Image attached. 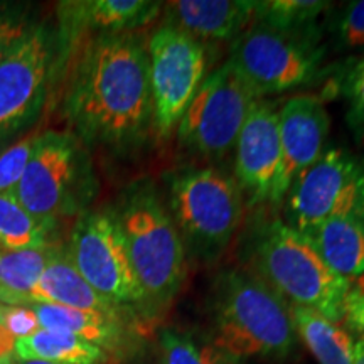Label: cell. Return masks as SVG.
<instances>
[{"instance_id":"1","label":"cell","mask_w":364,"mask_h":364,"mask_svg":"<svg viewBox=\"0 0 364 364\" xmlns=\"http://www.w3.org/2000/svg\"><path fill=\"white\" fill-rule=\"evenodd\" d=\"M65 115L83 145L130 152L154 125L147 44L134 33L98 34L85 44L68 85Z\"/></svg>"},{"instance_id":"2","label":"cell","mask_w":364,"mask_h":364,"mask_svg":"<svg viewBox=\"0 0 364 364\" xmlns=\"http://www.w3.org/2000/svg\"><path fill=\"white\" fill-rule=\"evenodd\" d=\"M290 306L253 272L218 275L213 289V348L233 359L284 358L295 346Z\"/></svg>"},{"instance_id":"3","label":"cell","mask_w":364,"mask_h":364,"mask_svg":"<svg viewBox=\"0 0 364 364\" xmlns=\"http://www.w3.org/2000/svg\"><path fill=\"white\" fill-rule=\"evenodd\" d=\"M250 262L255 275L289 306L312 309L341 324L351 284L332 272L311 240L273 218L253 235Z\"/></svg>"},{"instance_id":"4","label":"cell","mask_w":364,"mask_h":364,"mask_svg":"<svg viewBox=\"0 0 364 364\" xmlns=\"http://www.w3.org/2000/svg\"><path fill=\"white\" fill-rule=\"evenodd\" d=\"M145 307L171 304L188 275V253L161 194L139 182L115 209Z\"/></svg>"},{"instance_id":"5","label":"cell","mask_w":364,"mask_h":364,"mask_svg":"<svg viewBox=\"0 0 364 364\" xmlns=\"http://www.w3.org/2000/svg\"><path fill=\"white\" fill-rule=\"evenodd\" d=\"M245 194L216 167H189L172 176L169 209L186 253L199 262L218 260L243 221Z\"/></svg>"},{"instance_id":"6","label":"cell","mask_w":364,"mask_h":364,"mask_svg":"<svg viewBox=\"0 0 364 364\" xmlns=\"http://www.w3.org/2000/svg\"><path fill=\"white\" fill-rule=\"evenodd\" d=\"M14 196L39 220L78 215L95 196V176L85 145L71 132H41Z\"/></svg>"},{"instance_id":"7","label":"cell","mask_w":364,"mask_h":364,"mask_svg":"<svg viewBox=\"0 0 364 364\" xmlns=\"http://www.w3.org/2000/svg\"><path fill=\"white\" fill-rule=\"evenodd\" d=\"M324 56L321 34H287L253 22L233 41L228 63L258 98L265 100L314 83Z\"/></svg>"},{"instance_id":"8","label":"cell","mask_w":364,"mask_h":364,"mask_svg":"<svg viewBox=\"0 0 364 364\" xmlns=\"http://www.w3.org/2000/svg\"><path fill=\"white\" fill-rule=\"evenodd\" d=\"M66 46L61 31L38 22L0 61V145L39 118Z\"/></svg>"},{"instance_id":"9","label":"cell","mask_w":364,"mask_h":364,"mask_svg":"<svg viewBox=\"0 0 364 364\" xmlns=\"http://www.w3.org/2000/svg\"><path fill=\"white\" fill-rule=\"evenodd\" d=\"M257 100L230 63L204 81L177 124V142L204 161H221L235 149L241 127Z\"/></svg>"},{"instance_id":"10","label":"cell","mask_w":364,"mask_h":364,"mask_svg":"<svg viewBox=\"0 0 364 364\" xmlns=\"http://www.w3.org/2000/svg\"><path fill=\"white\" fill-rule=\"evenodd\" d=\"M284 203V221L304 236L331 218L359 215L364 203V162L343 147H326L292 182Z\"/></svg>"},{"instance_id":"11","label":"cell","mask_w":364,"mask_h":364,"mask_svg":"<svg viewBox=\"0 0 364 364\" xmlns=\"http://www.w3.org/2000/svg\"><path fill=\"white\" fill-rule=\"evenodd\" d=\"M66 253L102 297L120 307H145L115 209L83 213L73 228Z\"/></svg>"},{"instance_id":"12","label":"cell","mask_w":364,"mask_h":364,"mask_svg":"<svg viewBox=\"0 0 364 364\" xmlns=\"http://www.w3.org/2000/svg\"><path fill=\"white\" fill-rule=\"evenodd\" d=\"M145 44L154 125L157 134L167 139L208 76L206 48L169 24L159 26Z\"/></svg>"},{"instance_id":"13","label":"cell","mask_w":364,"mask_h":364,"mask_svg":"<svg viewBox=\"0 0 364 364\" xmlns=\"http://www.w3.org/2000/svg\"><path fill=\"white\" fill-rule=\"evenodd\" d=\"M329 130V113L316 95H294L279 105L282 166L270 203H284L292 182L322 156Z\"/></svg>"},{"instance_id":"14","label":"cell","mask_w":364,"mask_h":364,"mask_svg":"<svg viewBox=\"0 0 364 364\" xmlns=\"http://www.w3.org/2000/svg\"><path fill=\"white\" fill-rule=\"evenodd\" d=\"M235 179L250 201L270 203L282 166L279 105L257 100L235 144Z\"/></svg>"},{"instance_id":"15","label":"cell","mask_w":364,"mask_h":364,"mask_svg":"<svg viewBox=\"0 0 364 364\" xmlns=\"http://www.w3.org/2000/svg\"><path fill=\"white\" fill-rule=\"evenodd\" d=\"M161 2L149 0H81L59 4V31L66 41L73 34L134 33L161 12Z\"/></svg>"},{"instance_id":"16","label":"cell","mask_w":364,"mask_h":364,"mask_svg":"<svg viewBox=\"0 0 364 364\" xmlns=\"http://www.w3.org/2000/svg\"><path fill=\"white\" fill-rule=\"evenodd\" d=\"M166 22L191 38L201 41H230L252 26L253 0H179L166 4Z\"/></svg>"},{"instance_id":"17","label":"cell","mask_w":364,"mask_h":364,"mask_svg":"<svg viewBox=\"0 0 364 364\" xmlns=\"http://www.w3.org/2000/svg\"><path fill=\"white\" fill-rule=\"evenodd\" d=\"M31 304H53V306L78 309V311L124 317V307L102 297L80 275L68 257L66 248L59 247H56L49 258Z\"/></svg>"},{"instance_id":"18","label":"cell","mask_w":364,"mask_h":364,"mask_svg":"<svg viewBox=\"0 0 364 364\" xmlns=\"http://www.w3.org/2000/svg\"><path fill=\"white\" fill-rule=\"evenodd\" d=\"M306 238L311 240L326 265L349 284L364 279V220L361 215L353 213L331 218Z\"/></svg>"},{"instance_id":"19","label":"cell","mask_w":364,"mask_h":364,"mask_svg":"<svg viewBox=\"0 0 364 364\" xmlns=\"http://www.w3.org/2000/svg\"><path fill=\"white\" fill-rule=\"evenodd\" d=\"M27 307L33 311L39 329L68 332L100 346L105 351L118 348L125 336L124 317L78 311L53 304H31Z\"/></svg>"},{"instance_id":"20","label":"cell","mask_w":364,"mask_h":364,"mask_svg":"<svg viewBox=\"0 0 364 364\" xmlns=\"http://www.w3.org/2000/svg\"><path fill=\"white\" fill-rule=\"evenodd\" d=\"M54 250V245L27 250L0 248V304L9 307L29 306Z\"/></svg>"},{"instance_id":"21","label":"cell","mask_w":364,"mask_h":364,"mask_svg":"<svg viewBox=\"0 0 364 364\" xmlns=\"http://www.w3.org/2000/svg\"><path fill=\"white\" fill-rule=\"evenodd\" d=\"M16 359H39L59 364H103L107 363L108 353L68 332L38 329L16 339Z\"/></svg>"},{"instance_id":"22","label":"cell","mask_w":364,"mask_h":364,"mask_svg":"<svg viewBox=\"0 0 364 364\" xmlns=\"http://www.w3.org/2000/svg\"><path fill=\"white\" fill-rule=\"evenodd\" d=\"M295 334L300 336L318 364H353L354 343L341 324L312 309L290 306Z\"/></svg>"},{"instance_id":"23","label":"cell","mask_w":364,"mask_h":364,"mask_svg":"<svg viewBox=\"0 0 364 364\" xmlns=\"http://www.w3.org/2000/svg\"><path fill=\"white\" fill-rule=\"evenodd\" d=\"M331 6L324 0H262L255 2L253 21L279 33L317 36V22Z\"/></svg>"},{"instance_id":"24","label":"cell","mask_w":364,"mask_h":364,"mask_svg":"<svg viewBox=\"0 0 364 364\" xmlns=\"http://www.w3.org/2000/svg\"><path fill=\"white\" fill-rule=\"evenodd\" d=\"M53 223L31 215L14 193L0 194V248L27 250L53 245Z\"/></svg>"},{"instance_id":"25","label":"cell","mask_w":364,"mask_h":364,"mask_svg":"<svg viewBox=\"0 0 364 364\" xmlns=\"http://www.w3.org/2000/svg\"><path fill=\"white\" fill-rule=\"evenodd\" d=\"M329 21L332 41L339 51L364 49V0L346 2Z\"/></svg>"},{"instance_id":"26","label":"cell","mask_w":364,"mask_h":364,"mask_svg":"<svg viewBox=\"0 0 364 364\" xmlns=\"http://www.w3.org/2000/svg\"><path fill=\"white\" fill-rule=\"evenodd\" d=\"M38 24L31 6L17 2H0V61Z\"/></svg>"},{"instance_id":"27","label":"cell","mask_w":364,"mask_h":364,"mask_svg":"<svg viewBox=\"0 0 364 364\" xmlns=\"http://www.w3.org/2000/svg\"><path fill=\"white\" fill-rule=\"evenodd\" d=\"M339 90L348 103V124L358 136L364 139V58L358 59L343 75Z\"/></svg>"},{"instance_id":"28","label":"cell","mask_w":364,"mask_h":364,"mask_svg":"<svg viewBox=\"0 0 364 364\" xmlns=\"http://www.w3.org/2000/svg\"><path fill=\"white\" fill-rule=\"evenodd\" d=\"M39 134H33L27 136V139L21 140V142L9 145L0 154V194L14 193L16 191L17 184H19L22 176H24L27 162L33 156Z\"/></svg>"},{"instance_id":"29","label":"cell","mask_w":364,"mask_h":364,"mask_svg":"<svg viewBox=\"0 0 364 364\" xmlns=\"http://www.w3.org/2000/svg\"><path fill=\"white\" fill-rule=\"evenodd\" d=\"M161 348L166 364H213L211 346L199 349L193 341L172 329L162 331Z\"/></svg>"},{"instance_id":"30","label":"cell","mask_w":364,"mask_h":364,"mask_svg":"<svg viewBox=\"0 0 364 364\" xmlns=\"http://www.w3.org/2000/svg\"><path fill=\"white\" fill-rule=\"evenodd\" d=\"M341 326L351 334L354 343L353 364H364V292L351 287Z\"/></svg>"},{"instance_id":"31","label":"cell","mask_w":364,"mask_h":364,"mask_svg":"<svg viewBox=\"0 0 364 364\" xmlns=\"http://www.w3.org/2000/svg\"><path fill=\"white\" fill-rule=\"evenodd\" d=\"M9 306L0 304V364H12L16 358V336L7 326Z\"/></svg>"},{"instance_id":"32","label":"cell","mask_w":364,"mask_h":364,"mask_svg":"<svg viewBox=\"0 0 364 364\" xmlns=\"http://www.w3.org/2000/svg\"><path fill=\"white\" fill-rule=\"evenodd\" d=\"M211 348H213V346H211ZM236 361H238V359L226 356V354H223V353L218 351V349L213 348V353H211V363L213 364H238Z\"/></svg>"},{"instance_id":"33","label":"cell","mask_w":364,"mask_h":364,"mask_svg":"<svg viewBox=\"0 0 364 364\" xmlns=\"http://www.w3.org/2000/svg\"><path fill=\"white\" fill-rule=\"evenodd\" d=\"M16 364H59V363H49V361H39V359H26V361H19L17 359Z\"/></svg>"},{"instance_id":"34","label":"cell","mask_w":364,"mask_h":364,"mask_svg":"<svg viewBox=\"0 0 364 364\" xmlns=\"http://www.w3.org/2000/svg\"><path fill=\"white\" fill-rule=\"evenodd\" d=\"M359 215H361V218H363V220H364V203H363L361 209H359Z\"/></svg>"}]
</instances>
